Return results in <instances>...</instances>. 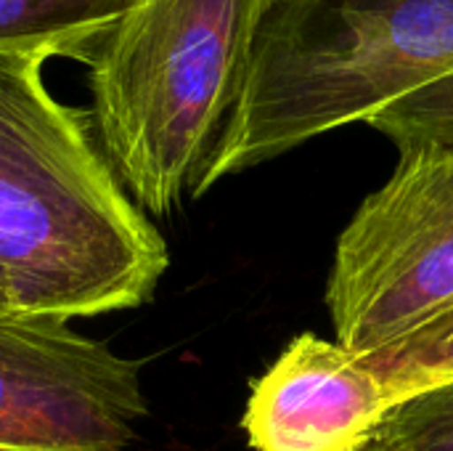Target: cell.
<instances>
[{"label": "cell", "mask_w": 453, "mask_h": 451, "mask_svg": "<svg viewBox=\"0 0 453 451\" xmlns=\"http://www.w3.org/2000/svg\"><path fill=\"white\" fill-rule=\"evenodd\" d=\"M385 385L390 388L395 407L453 380V311L433 324L414 332L393 351L366 359Z\"/></svg>", "instance_id": "8"}, {"label": "cell", "mask_w": 453, "mask_h": 451, "mask_svg": "<svg viewBox=\"0 0 453 451\" xmlns=\"http://www.w3.org/2000/svg\"><path fill=\"white\" fill-rule=\"evenodd\" d=\"M146 412L141 362L69 319L0 314V451H130Z\"/></svg>", "instance_id": "5"}, {"label": "cell", "mask_w": 453, "mask_h": 451, "mask_svg": "<svg viewBox=\"0 0 453 451\" xmlns=\"http://www.w3.org/2000/svg\"><path fill=\"white\" fill-rule=\"evenodd\" d=\"M170 253L111 175L88 112L37 82L0 125V311L98 316L151 300Z\"/></svg>", "instance_id": "1"}, {"label": "cell", "mask_w": 453, "mask_h": 451, "mask_svg": "<svg viewBox=\"0 0 453 451\" xmlns=\"http://www.w3.org/2000/svg\"><path fill=\"white\" fill-rule=\"evenodd\" d=\"M453 74V0H279L196 197Z\"/></svg>", "instance_id": "3"}, {"label": "cell", "mask_w": 453, "mask_h": 451, "mask_svg": "<svg viewBox=\"0 0 453 451\" xmlns=\"http://www.w3.org/2000/svg\"><path fill=\"white\" fill-rule=\"evenodd\" d=\"M374 444L390 451H453V380L395 407Z\"/></svg>", "instance_id": "10"}, {"label": "cell", "mask_w": 453, "mask_h": 451, "mask_svg": "<svg viewBox=\"0 0 453 451\" xmlns=\"http://www.w3.org/2000/svg\"><path fill=\"white\" fill-rule=\"evenodd\" d=\"M364 451H390V449H385V447H380V444H372L369 449H364Z\"/></svg>", "instance_id": "11"}, {"label": "cell", "mask_w": 453, "mask_h": 451, "mask_svg": "<svg viewBox=\"0 0 453 451\" xmlns=\"http://www.w3.org/2000/svg\"><path fill=\"white\" fill-rule=\"evenodd\" d=\"M326 306L358 359L393 351L453 311V152H401L340 234Z\"/></svg>", "instance_id": "4"}, {"label": "cell", "mask_w": 453, "mask_h": 451, "mask_svg": "<svg viewBox=\"0 0 453 451\" xmlns=\"http://www.w3.org/2000/svg\"><path fill=\"white\" fill-rule=\"evenodd\" d=\"M279 0H135L88 61L96 144L130 202L165 218L196 197Z\"/></svg>", "instance_id": "2"}, {"label": "cell", "mask_w": 453, "mask_h": 451, "mask_svg": "<svg viewBox=\"0 0 453 451\" xmlns=\"http://www.w3.org/2000/svg\"><path fill=\"white\" fill-rule=\"evenodd\" d=\"M135 0H0V48L90 61Z\"/></svg>", "instance_id": "7"}, {"label": "cell", "mask_w": 453, "mask_h": 451, "mask_svg": "<svg viewBox=\"0 0 453 451\" xmlns=\"http://www.w3.org/2000/svg\"><path fill=\"white\" fill-rule=\"evenodd\" d=\"M366 125L388 136L398 152L419 146L453 152V74L385 106Z\"/></svg>", "instance_id": "9"}, {"label": "cell", "mask_w": 453, "mask_h": 451, "mask_svg": "<svg viewBox=\"0 0 453 451\" xmlns=\"http://www.w3.org/2000/svg\"><path fill=\"white\" fill-rule=\"evenodd\" d=\"M393 409L366 359L303 332L252 383L242 428L255 451H364Z\"/></svg>", "instance_id": "6"}]
</instances>
